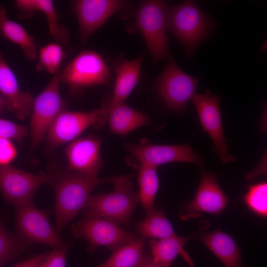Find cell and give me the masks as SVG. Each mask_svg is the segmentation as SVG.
<instances>
[{
	"label": "cell",
	"instance_id": "11",
	"mask_svg": "<svg viewBox=\"0 0 267 267\" xmlns=\"http://www.w3.org/2000/svg\"><path fill=\"white\" fill-rule=\"evenodd\" d=\"M221 100L220 96L213 94L209 89L204 93L195 94L192 99L202 129L213 141L214 152L222 162L227 163L235 161L236 159L229 153L223 135Z\"/></svg>",
	"mask_w": 267,
	"mask_h": 267
},
{
	"label": "cell",
	"instance_id": "23",
	"mask_svg": "<svg viewBox=\"0 0 267 267\" xmlns=\"http://www.w3.org/2000/svg\"><path fill=\"white\" fill-rule=\"evenodd\" d=\"M0 33L18 45L26 58L33 61L38 55V49L34 38L19 23L10 20L6 9L0 4Z\"/></svg>",
	"mask_w": 267,
	"mask_h": 267
},
{
	"label": "cell",
	"instance_id": "10",
	"mask_svg": "<svg viewBox=\"0 0 267 267\" xmlns=\"http://www.w3.org/2000/svg\"><path fill=\"white\" fill-rule=\"evenodd\" d=\"M18 235L29 243H39L54 248L67 244L50 223L48 213L37 208L33 202L15 207Z\"/></svg>",
	"mask_w": 267,
	"mask_h": 267
},
{
	"label": "cell",
	"instance_id": "7",
	"mask_svg": "<svg viewBox=\"0 0 267 267\" xmlns=\"http://www.w3.org/2000/svg\"><path fill=\"white\" fill-rule=\"evenodd\" d=\"M107 122V114L103 109L84 112L63 109L57 115L46 134L47 147L54 149L70 142L90 127L99 129Z\"/></svg>",
	"mask_w": 267,
	"mask_h": 267
},
{
	"label": "cell",
	"instance_id": "18",
	"mask_svg": "<svg viewBox=\"0 0 267 267\" xmlns=\"http://www.w3.org/2000/svg\"><path fill=\"white\" fill-rule=\"evenodd\" d=\"M144 56V53L132 60L122 56L115 59L112 65L116 74L113 94L110 101L104 103L103 107L125 103L138 82Z\"/></svg>",
	"mask_w": 267,
	"mask_h": 267
},
{
	"label": "cell",
	"instance_id": "14",
	"mask_svg": "<svg viewBox=\"0 0 267 267\" xmlns=\"http://www.w3.org/2000/svg\"><path fill=\"white\" fill-rule=\"evenodd\" d=\"M124 148L134 157L140 164L157 168L171 162L202 164V157L187 144L158 145L126 143Z\"/></svg>",
	"mask_w": 267,
	"mask_h": 267
},
{
	"label": "cell",
	"instance_id": "15",
	"mask_svg": "<svg viewBox=\"0 0 267 267\" xmlns=\"http://www.w3.org/2000/svg\"><path fill=\"white\" fill-rule=\"evenodd\" d=\"M229 199L221 188L217 176L203 172L193 199L188 204L180 216L183 220L197 218L202 213L219 215L225 209Z\"/></svg>",
	"mask_w": 267,
	"mask_h": 267
},
{
	"label": "cell",
	"instance_id": "13",
	"mask_svg": "<svg viewBox=\"0 0 267 267\" xmlns=\"http://www.w3.org/2000/svg\"><path fill=\"white\" fill-rule=\"evenodd\" d=\"M49 174H34L10 165L0 166V190L7 202L15 207L33 202L34 195L44 183H48Z\"/></svg>",
	"mask_w": 267,
	"mask_h": 267
},
{
	"label": "cell",
	"instance_id": "3",
	"mask_svg": "<svg viewBox=\"0 0 267 267\" xmlns=\"http://www.w3.org/2000/svg\"><path fill=\"white\" fill-rule=\"evenodd\" d=\"M133 176L116 177L114 190L90 197L84 213L110 220L118 224H129L139 201L133 190Z\"/></svg>",
	"mask_w": 267,
	"mask_h": 267
},
{
	"label": "cell",
	"instance_id": "31",
	"mask_svg": "<svg viewBox=\"0 0 267 267\" xmlns=\"http://www.w3.org/2000/svg\"><path fill=\"white\" fill-rule=\"evenodd\" d=\"M68 245L54 248L49 252L40 267H66V256Z\"/></svg>",
	"mask_w": 267,
	"mask_h": 267
},
{
	"label": "cell",
	"instance_id": "24",
	"mask_svg": "<svg viewBox=\"0 0 267 267\" xmlns=\"http://www.w3.org/2000/svg\"><path fill=\"white\" fill-rule=\"evenodd\" d=\"M144 238L139 236L115 249L110 257L95 267H138L144 253Z\"/></svg>",
	"mask_w": 267,
	"mask_h": 267
},
{
	"label": "cell",
	"instance_id": "27",
	"mask_svg": "<svg viewBox=\"0 0 267 267\" xmlns=\"http://www.w3.org/2000/svg\"><path fill=\"white\" fill-rule=\"evenodd\" d=\"M30 243L10 233L0 224V267L15 259Z\"/></svg>",
	"mask_w": 267,
	"mask_h": 267
},
{
	"label": "cell",
	"instance_id": "21",
	"mask_svg": "<svg viewBox=\"0 0 267 267\" xmlns=\"http://www.w3.org/2000/svg\"><path fill=\"white\" fill-rule=\"evenodd\" d=\"M199 238L224 267H243L241 250L230 235L218 229L201 234Z\"/></svg>",
	"mask_w": 267,
	"mask_h": 267
},
{
	"label": "cell",
	"instance_id": "32",
	"mask_svg": "<svg viewBox=\"0 0 267 267\" xmlns=\"http://www.w3.org/2000/svg\"><path fill=\"white\" fill-rule=\"evenodd\" d=\"M17 154L16 148L11 140L0 137V166L9 165Z\"/></svg>",
	"mask_w": 267,
	"mask_h": 267
},
{
	"label": "cell",
	"instance_id": "9",
	"mask_svg": "<svg viewBox=\"0 0 267 267\" xmlns=\"http://www.w3.org/2000/svg\"><path fill=\"white\" fill-rule=\"evenodd\" d=\"M59 70L42 92L33 99L30 121L31 142L37 146L46 136L59 113L64 109L60 93Z\"/></svg>",
	"mask_w": 267,
	"mask_h": 267
},
{
	"label": "cell",
	"instance_id": "1",
	"mask_svg": "<svg viewBox=\"0 0 267 267\" xmlns=\"http://www.w3.org/2000/svg\"><path fill=\"white\" fill-rule=\"evenodd\" d=\"M49 175L48 183L55 196V224L58 232L85 209L94 188L101 184L113 183L116 178H90L68 169Z\"/></svg>",
	"mask_w": 267,
	"mask_h": 267
},
{
	"label": "cell",
	"instance_id": "35",
	"mask_svg": "<svg viewBox=\"0 0 267 267\" xmlns=\"http://www.w3.org/2000/svg\"><path fill=\"white\" fill-rule=\"evenodd\" d=\"M7 109V103L5 99L0 93V114Z\"/></svg>",
	"mask_w": 267,
	"mask_h": 267
},
{
	"label": "cell",
	"instance_id": "17",
	"mask_svg": "<svg viewBox=\"0 0 267 267\" xmlns=\"http://www.w3.org/2000/svg\"><path fill=\"white\" fill-rule=\"evenodd\" d=\"M0 93L5 99L7 109L20 120L31 113L34 98L28 92L20 90L16 78L0 52Z\"/></svg>",
	"mask_w": 267,
	"mask_h": 267
},
{
	"label": "cell",
	"instance_id": "12",
	"mask_svg": "<svg viewBox=\"0 0 267 267\" xmlns=\"http://www.w3.org/2000/svg\"><path fill=\"white\" fill-rule=\"evenodd\" d=\"M71 3L78 19L81 41L84 44L112 15L133 7L131 2L119 0H77Z\"/></svg>",
	"mask_w": 267,
	"mask_h": 267
},
{
	"label": "cell",
	"instance_id": "8",
	"mask_svg": "<svg viewBox=\"0 0 267 267\" xmlns=\"http://www.w3.org/2000/svg\"><path fill=\"white\" fill-rule=\"evenodd\" d=\"M199 82L198 78L183 72L172 59L158 77L156 90L167 108L181 113L196 94Z\"/></svg>",
	"mask_w": 267,
	"mask_h": 267
},
{
	"label": "cell",
	"instance_id": "16",
	"mask_svg": "<svg viewBox=\"0 0 267 267\" xmlns=\"http://www.w3.org/2000/svg\"><path fill=\"white\" fill-rule=\"evenodd\" d=\"M101 140L94 136L78 138L65 148L68 168L88 177L97 178L103 162Z\"/></svg>",
	"mask_w": 267,
	"mask_h": 267
},
{
	"label": "cell",
	"instance_id": "5",
	"mask_svg": "<svg viewBox=\"0 0 267 267\" xmlns=\"http://www.w3.org/2000/svg\"><path fill=\"white\" fill-rule=\"evenodd\" d=\"M59 79L68 86L72 94L76 95L87 88L109 83L111 74L99 53L85 49L60 71Z\"/></svg>",
	"mask_w": 267,
	"mask_h": 267
},
{
	"label": "cell",
	"instance_id": "4",
	"mask_svg": "<svg viewBox=\"0 0 267 267\" xmlns=\"http://www.w3.org/2000/svg\"><path fill=\"white\" fill-rule=\"evenodd\" d=\"M167 2L144 0L136 11L135 26L143 36L155 63L172 60L166 33Z\"/></svg>",
	"mask_w": 267,
	"mask_h": 267
},
{
	"label": "cell",
	"instance_id": "29",
	"mask_svg": "<svg viewBox=\"0 0 267 267\" xmlns=\"http://www.w3.org/2000/svg\"><path fill=\"white\" fill-rule=\"evenodd\" d=\"M245 204L253 213L266 217L267 215V183L263 181L249 186L243 197Z\"/></svg>",
	"mask_w": 267,
	"mask_h": 267
},
{
	"label": "cell",
	"instance_id": "26",
	"mask_svg": "<svg viewBox=\"0 0 267 267\" xmlns=\"http://www.w3.org/2000/svg\"><path fill=\"white\" fill-rule=\"evenodd\" d=\"M138 175L139 201L146 212L155 207L154 202L159 186L156 167L140 164Z\"/></svg>",
	"mask_w": 267,
	"mask_h": 267
},
{
	"label": "cell",
	"instance_id": "2",
	"mask_svg": "<svg viewBox=\"0 0 267 267\" xmlns=\"http://www.w3.org/2000/svg\"><path fill=\"white\" fill-rule=\"evenodd\" d=\"M166 24L167 29L179 41L189 58L193 56L214 26L210 16L192 0L168 6Z\"/></svg>",
	"mask_w": 267,
	"mask_h": 267
},
{
	"label": "cell",
	"instance_id": "33",
	"mask_svg": "<svg viewBox=\"0 0 267 267\" xmlns=\"http://www.w3.org/2000/svg\"><path fill=\"white\" fill-rule=\"evenodd\" d=\"M48 253V252H45L41 253L24 261L17 263L12 267H40Z\"/></svg>",
	"mask_w": 267,
	"mask_h": 267
},
{
	"label": "cell",
	"instance_id": "28",
	"mask_svg": "<svg viewBox=\"0 0 267 267\" xmlns=\"http://www.w3.org/2000/svg\"><path fill=\"white\" fill-rule=\"evenodd\" d=\"M61 45L55 42L40 48L39 62L36 68L38 72L45 71L54 75L60 70L65 54Z\"/></svg>",
	"mask_w": 267,
	"mask_h": 267
},
{
	"label": "cell",
	"instance_id": "6",
	"mask_svg": "<svg viewBox=\"0 0 267 267\" xmlns=\"http://www.w3.org/2000/svg\"><path fill=\"white\" fill-rule=\"evenodd\" d=\"M83 218L73 224L71 232L75 238H83L89 244L87 251L92 252L98 246L112 250L139 235L122 228L110 220L84 213Z\"/></svg>",
	"mask_w": 267,
	"mask_h": 267
},
{
	"label": "cell",
	"instance_id": "22",
	"mask_svg": "<svg viewBox=\"0 0 267 267\" xmlns=\"http://www.w3.org/2000/svg\"><path fill=\"white\" fill-rule=\"evenodd\" d=\"M191 238V236L176 235L161 239H150L148 242L153 261L165 267H170L179 254L191 267H195L191 258L183 249L184 246Z\"/></svg>",
	"mask_w": 267,
	"mask_h": 267
},
{
	"label": "cell",
	"instance_id": "30",
	"mask_svg": "<svg viewBox=\"0 0 267 267\" xmlns=\"http://www.w3.org/2000/svg\"><path fill=\"white\" fill-rule=\"evenodd\" d=\"M27 127L8 120L0 119V137L21 142L28 135Z\"/></svg>",
	"mask_w": 267,
	"mask_h": 267
},
{
	"label": "cell",
	"instance_id": "19",
	"mask_svg": "<svg viewBox=\"0 0 267 267\" xmlns=\"http://www.w3.org/2000/svg\"><path fill=\"white\" fill-rule=\"evenodd\" d=\"M15 5L21 18H29L36 11L43 12L46 18L49 33L55 43L62 45L68 44L70 37L69 31L59 23V18L52 0H17Z\"/></svg>",
	"mask_w": 267,
	"mask_h": 267
},
{
	"label": "cell",
	"instance_id": "25",
	"mask_svg": "<svg viewBox=\"0 0 267 267\" xmlns=\"http://www.w3.org/2000/svg\"><path fill=\"white\" fill-rule=\"evenodd\" d=\"M144 219L139 222L136 230L143 238L161 239L176 236L164 211L155 208L146 212Z\"/></svg>",
	"mask_w": 267,
	"mask_h": 267
},
{
	"label": "cell",
	"instance_id": "20",
	"mask_svg": "<svg viewBox=\"0 0 267 267\" xmlns=\"http://www.w3.org/2000/svg\"><path fill=\"white\" fill-rule=\"evenodd\" d=\"M102 108L107 114V122L110 131L115 134L125 136L130 132L140 127L150 125L149 116L122 103Z\"/></svg>",
	"mask_w": 267,
	"mask_h": 267
},
{
	"label": "cell",
	"instance_id": "34",
	"mask_svg": "<svg viewBox=\"0 0 267 267\" xmlns=\"http://www.w3.org/2000/svg\"><path fill=\"white\" fill-rule=\"evenodd\" d=\"M138 267H165L154 263L148 253H144L141 262Z\"/></svg>",
	"mask_w": 267,
	"mask_h": 267
}]
</instances>
